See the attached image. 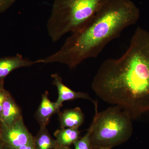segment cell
Segmentation results:
<instances>
[{
	"instance_id": "6da1fadb",
	"label": "cell",
	"mask_w": 149,
	"mask_h": 149,
	"mask_svg": "<svg viewBox=\"0 0 149 149\" xmlns=\"http://www.w3.org/2000/svg\"><path fill=\"white\" fill-rule=\"evenodd\" d=\"M102 100L119 107L132 120L149 112V32L139 27L118 58L106 60L92 83Z\"/></svg>"
},
{
	"instance_id": "7a4b0ae2",
	"label": "cell",
	"mask_w": 149,
	"mask_h": 149,
	"mask_svg": "<svg viewBox=\"0 0 149 149\" xmlns=\"http://www.w3.org/2000/svg\"><path fill=\"white\" fill-rule=\"evenodd\" d=\"M140 17L139 8L131 0H109L86 24L71 33L58 51L37 63H59L74 68L85 60L98 56Z\"/></svg>"
},
{
	"instance_id": "3957f363",
	"label": "cell",
	"mask_w": 149,
	"mask_h": 149,
	"mask_svg": "<svg viewBox=\"0 0 149 149\" xmlns=\"http://www.w3.org/2000/svg\"><path fill=\"white\" fill-rule=\"evenodd\" d=\"M109 0H54L47 22L48 35L54 42L72 33L89 21Z\"/></svg>"
},
{
	"instance_id": "277c9868",
	"label": "cell",
	"mask_w": 149,
	"mask_h": 149,
	"mask_svg": "<svg viewBox=\"0 0 149 149\" xmlns=\"http://www.w3.org/2000/svg\"><path fill=\"white\" fill-rule=\"evenodd\" d=\"M95 115L89 128L92 149H111L127 142L133 134L132 119L119 107H110Z\"/></svg>"
},
{
	"instance_id": "5b68a950",
	"label": "cell",
	"mask_w": 149,
	"mask_h": 149,
	"mask_svg": "<svg viewBox=\"0 0 149 149\" xmlns=\"http://www.w3.org/2000/svg\"><path fill=\"white\" fill-rule=\"evenodd\" d=\"M0 140L4 149H15L34 142L32 136L25 126L23 116L10 125L2 123Z\"/></svg>"
},
{
	"instance_id": "8992f818",
	"label": "cell",
	"mask_w": 149,
	"mask_h": 149,
	"mask_svg": "<svg viewBox=\"0 0 149 149\" xmlns=\"http://www.w3.org/2000/svg\"><path fill=\"white\" fill-rule=\"evenodd\" d=\"M51 76L53 78L52 84L56 87L58 92V98L55 103L58 109H60L63 103L67 101L83 99L91 101L94 104L97 102L93 100L87 93L75 92L65 85L61 77L57 73L52 74Z\"/></svg>"
},
{
	"instance_id": "52a82bcc",
	"label": "cell",
	"mask_w": 149,
	"mask_h": 149,
	"mask_svg": "<svg viewBox=\"0 0 149 149\" xmlns=\"http://www.w3.org/2000/svg\"><path fill=\"white\" fill-rule=\"evenodd\" d=\"M37 63V61H32L23 58L20 54L12 56L0 58V81L4 80L10 73L13 70L22 67L32 66Z\"/></svg>"
},
{
	"instance_id": "ba28073f",
	"label": "cell",
	"mask_w": 149,
	"mask_h": 149,
	"mask_svg": "<svg viewBox=\"0 0 149 149\" xmlns=\"http://www.w3.org/2000/svg\"><path fill=\"white\" fill-rule=\"evenodd\" d=\"M48 96L49 93L47 92L43 94L42 100L35 114L40 127H47L53 115L58 113L60 111L56 103L51 101Z\"/></svg>"
},
{
	"instance_id": "9c48e42d",
	"label": "cell",
	"mask_w": 149,
	"mask_h": 149,
	"mask_svg": "<svg viewBox=\"0 0 149 149\" xmlns=\"http://www.w3.org/2000/svg\"><path fill=\"white\" fill-rule=\"evenodd\" d=\"M22 116L20 107L9 92L3 104L1 122L5 125H11Z\"/></svg>"
},
{
	"instance_id": "30bf717a",
	"label": "cell",
	"mask_w": 149,
	"mask_h": 149,
	"mask_svg": "<svg viewBox=\"0 0 149 149\" xmlns=\"http://www.w3.org/2000/svg\"><path fill=\"white\" fill-rule=\"evenodd\" d=\"M58 114L61 128H79L85 120V115L79 107L65 109Z\"/></svg>"
},
{
	"instance_id": "8fae6325",
	"label": "cell",
	"mask_w": 149,
	"mask_h": 149,
	"mask_svg": "<svg viewBox=\"0 0 149 149\" xmlns=\"http://www.w3.org/2000/svg\"><path fill=\"white\" fill-rule=\"evenodd\" d=\"M57 145L59 146L70 147L80 138L78 128H61L54 133Z\"/></svg>"
},
{
	"instance_id": "7c38bea8",
	"label": "cell",
	"mask_w": 149,
	"mask_h": 149,
	"mask_svg": "<svg viewBox=\"0 0 149 149\" xmlns=\"http://www.w3.org/2000/svg\"><path fill=\"white\" fill-rule=\"evenodd\" d=\"M34 144L35 149H54L57 146L56 139L52 137L47 127H40L34 137Z\"/></svg>"
},
{
	"instance_id": "4fadbf2b",
	"label": "cell",
	"mask_w": 149,
	"mask_h": 149,
	"mask_svg": "<svg viewBox=\"0 0 149 149\" xmlns=\"http://www.w3.org/2000/svg\"><path fill=\"white\" fill-rule=\"evenodd\" d=\"M90 133V129H88L87 133L73 144L74 149H92Z\"/></svg>"
},
{
	"instance_id": "5bb4252c",
	"label": "cell",
	"mask_w": 149,
	"mask_h": 149,
	"mask_svg": "<svg viewBox=\"0 0 149 149\" xmlns=\"http://www.w3.org/2000/svg\"><path fill=\"white\" fill-rule=\"evenodd\" d=\"M4 80L0 81V121L1 117L3 104L7 95L9 91L6 90L4 88Z\"/></svg>"
},
{
	"instance_id": "9a60e30c",
	"label": "cell",
	"mask_w": 149,
	"mask_h": 149,
	"mask_svg": "<svg viewBox=\"0 0 149 149\" xmlns=\"http://www.w3.org/2000/svg\"><path fill=\"white\" fill-rule=\"evenodd\" d=\"M16 0H0V14L6 11Z\"/></svg>"
},
{
	"instance_id": "2e32d148",
	"label": "cell",
	"mask_w": 149,
	"mask_h": 149,
	"mask_svg": "<svg viewBox=\"0 0 149 149\" xmlns=\"http://www.w3.org/2000/svg\"><path fill=\"white\" fill-rule=\"evenodd\" d=\"M15 149H35L34 142L24 146H21Z\"/></svg>"
},
{
	"instance_id": "e0dca14e",
	"label": "cell",
	"mask_w": 149,
	"mask_h": 149,
	"mask_svg": "<svg viewBox=\"0 0 149 149\" xmlns=\"http://www.w3.org/2000/svg\"><path fill=\"white\" fill-rule=\"evenodd\" d=\"M54 149H71L70 147L59 146H57Z\"/></svg>"
},
{
	"instance_id": "ac0fdd59",
	"label": "cell",
	"mask_w": 149,
	"mask_h": 149,
	"mask_svg": "<svg viewBox=\"0 0 149 149\" xmlns=\"http://www.w3.org/2000/svg\"><path fill=\"white\" fill-rule=\"evenodd\" d=\"M0 149H4L2 142H1V140H0Z\"/></svg>"
},
{
	"instance_id": "d6986e66",
	"label": "cell",
	"mask_w": 149,
	"mask_h": 149,
	"mask_svg": "<svg viewBox=\"0 0 149 149\" xmlns=\"http://www.w3.org/2000/svg\"><path fill=\"white\" fill-rule=\"evenodd\" d=\"M2 127V123L0 121V132H1V128Z\"/></svg>"
},
{
	"instance_id": "ffe728a7",
	"label": "cell",
	"mask_w": 149,
	"mask_h": 149,
	"mask_svg": "<svg viewBox=\"0 0 149 149\" xmlns=\"http://www.w3.org/2000/svg\"><path fill=\"white\" fill-rule=\"evenodd\" d=\"M92 149H102V148H93Z\"/></svg>"
}]
</instances>
